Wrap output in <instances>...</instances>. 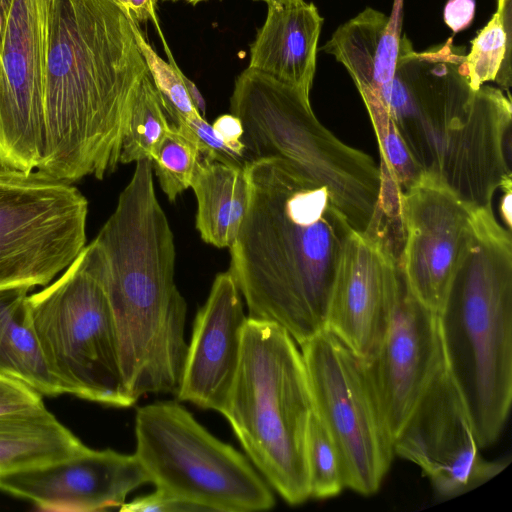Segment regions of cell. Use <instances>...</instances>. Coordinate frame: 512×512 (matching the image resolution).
<instances>
[{"instance_id":"cell-1","label":"cell","mask_w":512,"mask_h":512,"mask_svg":"<svg viewBox=\"0 0 512 512\" xmlns=\"http://www.w3.org/2000/svg\"><path fill=\"white\" fill-rule=\"evenodd\" d=\"M46 146L36 170L72 184L103 179L150 75L132 20L113 0H44Z\"/></svg>"},{"instance_id":"cell-2","label":"cell","mask_w":512,"mask_h":512,"mask_svg":"<svg viewBox=\"0 0 512 512\" xmlns=\"http://www.w3.org/2000/svg\"><path fill=\"white\" fill-rule=\"evenodd\" d=\"M249 194L230 269L249 317L300 345L326 329L338 263L353 229L322 184L279 158L249 162Z\"/></svg>"},{"instance_id":"cell-3","label":"cell","mask_w":512,"mask_h":512,"mask_svg":"<svg viewBox=\"0 0 512 512\" xmlns=\"http://www.w3.org/2000/svg\"><path fill=\"white\" fill-rule=\"evenodd\" d=\"M152 172L150 159L136 162L114 212L87 245L111 309L124 382L136 400L177 393L188 347L173 234Z\"/></svg>"},{"instance_id":"cell-4","label":"cell","mask_w":512,"mask_h":512,"mask_svg":"<svg viewBox=\"0 0 512 512\" xmlns=\"http://www.w3.org/2000/svg\"><path fill=\"white\" fill-rule=\"evenodd\" d=\"M451 41L415 52L403 37L398 66L380 99L420 168L464 200L491 207L511 176L510 97L468 80Z\"/></svg>"},{"instance_id":"cell-5","label":"cell","mask_w":512,"mask_h":512,"mask_svg":"<svg viewBox=\"0 0 512 512\" xmlns=\"http://www.w3.org/2000/svg\"><path fill=\"white\" fill-rule=\"evenodd\" d=\"M439 318L449 370L485 448L501 434L512 400L511 231L491 207L474 208Z\"/></svg>"},{"instance_id":"cell-6","label":"cell","mask_w":512,"mask_h":512,"mask_svg":"<svg viewBox=\"0 0 512 512\" xmlns=\"http://www.w3.org/2000/svg\"><path fill=\"white\" fill-rule=\"evenodd\" d=\"M313 410L298 344L278 324L247 317L222 414L250 461L290 505L310 498L306 435Z\"/></svg>"},{"instance_id":"cell-7","label":"cell","mask_w":512,"mask_h":512,"mask_svg":"<svg viewBox=\"0 0 512 512\" xmlns=\"http://www.w3.org/2000/svg\"><path fill=\"white\" fill-rule=\"evenodd\" d=\"M230 111L241 122L250 161L291 163L329 190L353 230L368 229L379 195V167L318 121L308 94L247 67L235 81Z\"/></svg>"},{"instance_id":"cell-8","label":"cell","mask_w":512,"mask_h":512,"mask_svg":"<svg viewBox=\"0 0 512 512\" xmlns=\"http://www.w3.org/2000/svg\"><path fill=\"white\" fill-rule=\"evenodd\" d=\"M30 318L50 372L65 394L130 407L111 309L85 246L52 284L28 296Z\"/></svg>"},{"instance_id":"cell-9","label":"cell","mask_w":512,"mask_h":512,"mask_svg":"<svg viewBox=\"0 0 512 512\" xmlns=\"http://www.w3.org/2000/svg\"><path fill=\"white\" fill-rule=\"evenodd\" d=\"M135 455L149 483L201 511L255 512L274 507L266 481L240 452L209 433L177 402L140 407Z\"/></svg>"},{"instance_id":"cell-10","label":"cell","mask_w":512,"mask_h":512,"mask_svg":"<svg viewBox=\"0 0 512 512\" xmlns=\"http://www.w3.org/2000/svg\"><path fill=\"white\" fill-rule=\"evenodd\" d=\"M87 215L72 184L0 166V289L49 284L85 247Z\"/></svg>"},{"instance_id":"cell-11","label":"cell","mask_w":512,"mask_h":512,"mask_svg":"<svg viewBox=\"0 0 512 512\" xmlns=\"http://www.w3.org/2000/svg\"><path fill=\"white\" fill-rule=\"evenodd\" d=\"M298 346L314 410L338 447L345 487L375 494L395 454L366 362L327 329Z\"/></svg>"},{"instance_id":"cell-12","label":"cell","mask_w":512,"mask_h":512,"mask_svg":"<svg viewBox=\"0 0 512 512\" xmlns=\"http://www.w3.org/2000/svg\"><path fill=\"white\" fill-rule=\"evenodd\" d=\"M464 397L447 361L393 440L394 454L417 465L441 497L493 478L507 465L480 452Z\"/></svg>"},{"instance_id":"cell-13","label":"cell","mask_w":512,"mask_h":512,"mask_svg":"<svg viewBox=\"0 0 512 512\" xmlns=\"http://www.w3.org/2000/svg\"><path fill=\"white\" fill-rule=\"evenodd\" d=\"M44 0H10L0 35V166L30 173L46 146Z\"/></svg>"},{"instance_id":"cell-14","label":"cell","mask_w":512,"mask_h":512,"mask_svg":"<svg viewBox=\"0 0 512 512\" xmlns=\"http://www.w3.org/2000/svg\"><path fill=\"white\" fill-rule=\"evenodd\" d=\"M476 206L424 171L403 191L399 268L410 293L437 314L444 306Z\"/></svg>"},{"instance_id":"cell-15","label":"cell","mask_w":512,"mask_h":512,"mask_svg":"<svg viewBox=\"0 0 512 512\" xmlns=\"http://www.w3.org/2000/svg\"><path fill=\"white\" fill-rule=\"evenodd\" d=\"M445 363L439 314L416 300L400 270L386 333L366 363L392 441Z\"/></svg>"},{"instance_id":"cell-16","label":"cell","mask_w":512,"mask_h":512,"mask_svg":"<svg viewBox=\"0 0 512 512\" xmlns=\"http://www.w3.org/2000/svg\"><path fill=\"white\" fill-rule=\"evenodd\" d=\"M399 277L393 253L368 233L353 230L338 263L326 329L366 363L386 333Z\"/></svg>"},{"instance_id":"cell-17","label":"cell","mask_w":512,"mask_h":512,"mask_svg":"<svg viewBox=\"0 0 512 512\" xmlns=\"http://www.w3.org/2000/svg\"><path fill=\"white\" fill-rule=\"evenodd\" d=\"M149 483L135 454L85 447L42 467L0 477V490L49 512H92L121 507L127 496Z\"/></svg>"},{"instance_id":"cell-18","label":"cell","mask_w":512,"mask_h":512,"mask_svg":"<svg viewBox=\"0 0 512 512\" xmlns=\"http://www.w3.org/2000/svg\"><path fill=\"white\" fill-rule=\"evenodd\" d=\"M246 320L231 273L218 274L194 320L179 400L223 412L238 370Z\"/></svg>"},{"instance_id":"cell-19","label":"cell","mask_w":512,"mask_h":512,"mask_svg":"<svg viewBox=\"0 0 512 512\" xmlns=\"http://www.w3.org/2000/svg\"><path fill=\"white\" fill-rule=\"evenodd\" d=\"M266 19L250 46L248 67L310 94L323 24L312 2L269 3Z\"/></svg>"},{"instance_id":"cell-20","label":"cell","mask_w":512,"mask_h":512,"mask_svg":"<svg viewBox=\"0 0 512 512\" xmlns=\"http://www.w3.org/2000/svg\"><path fill=\"white\" fill-rule=\"evenodd\" d=\"M401 45L393 18L367 7L341 24L322 50L347 69L364 101L380 99L392 81Z\"/></svg>"},{"instance_id":"cell-21","label":"cell","mask_w":512,"mask_h":512,"mask_svg":"<svg viewBox=\"0 0 512 512\" xmlns=\"http://www.w3.org/2000/svg\"><path fill=\"white\" fill-rule=\"evenodd\" d=\"M85 447L46 407L0 414V477L68 459Z\"/></svg>"},{"instance_id":"cell-22","label":"cell","mask_w":512,"mask_h":512,"mask_svg":"<svg viewBox=\"0 0 512 512\" xmlns=\"http://www.w3.org/2000/svg\"><path fill=\"white\" fill-rule=\"evenodd\" d=\"M26 287L0 289V377L43 396L65 394L50 372L34 331Z\"/></svg>"},{"instance_id":"cell-23","label":"cell","mask_w":512,"mask_h":512,"mask_svg":"<svg viewBox=\"0 0 512 512\" xmlns=\"http://www.w3.org/2000/svg\"><path fill=\"white\" fill-rule=\"evenodd\" d=\"M197 199L196 228L218 248L231 247L248 204L245 167L200 157L191 186Z\"/></svg>"},{"instance_id":"cell-24","label":"cell","mask_w":512,"mask_h":512,"mask_svg":"<svg viewBox=\"0 0 512 512\" xmlns=\"http://www.w3.org/2000/svg\"><path fill=\"white\" fill-rule=\"evenodd\" d=\"M511 1L498 0L496 12L465 55L468 80L474 90L487 81H496L504 89L511 86Z\"/></svg>"},{"instance_id":"cell-25","label":"cell","mask_w":512,"mask_h":512,"mask_svg":"<svg viewBox=\"0 0 512 512\" xmlns=\"http://www.w3.org/2000/svg\"><path fill=\"white\" fill-rule=\"evenodd\" d=\"M171 122L151 74L142 82L122 140L120 163L150 159L151 151L169 131Z\"/></svg>"},{"instance_id":"cell-26","label":"cell","mask_w":512,"mask_h":512,"mask_svg":"<svg viewBox=\"0 0 512 512\" xmlns=\"http://www.w3.org/2000/svg\"><path fill=\"white\" fill-rule=\"evenodd\" d=\"M199 147L190 133L171 123L169 131L151 151L150 160L163 192L174 202L191 186L200 160Z\"/></svg>"},{"instance_id":"cell-27","label":"cell","mask_w":512,"mask_h":512,"mask_svg":"<svg viewBox=\"0 0 512 512\" xmlns=\"http://www.w3.org/2000/svg\"><path fill=\"white\" fill-rule=\"evenodd\" d=\"M306 463L310 498H331L346 488L338 447L315 410L307 428Z\"/></svg>"},{"instance_id":"cell-28","label":"cell","mask_w":512,"mask_h":512,"mask_svg":"<svg viewBox=\"0 0 512 512\" xmlns=\"http://www.w3.org/2000/svg\"><path fill=\"white\" fill-rule=\"evenodd\" d=\"M136 41L143 53L153 82L158 89L166 114L174 125L187 122L202 116L193 105L187 92L183 73L176 65L165 40L162 43L168 55L169 63L165 62L151 47L143 36L138 22L132 20Z\"/></svg>"},{"instance_id":"cell-29","label":"cell","mask_w":512,"mask_h":512,"mask_svg":"<svg viewBox=\"0 0 512 512\" xmlns=\"http://www.w3.org/2000/svg\"><path fill=\"white\" fill-rule=\"evenodd\" d=\"M374 128L380 152V164L406 190L423 173L405 145L394 121L380 99L363 101Z\"/></svg>"},{"instance_id":"cell-30","label":"cell","mask_w":512,"mask_h":512,"mask_svg":"<svg viewBox=\"0 0 512 512\" xmlns=\"http://www.w3.org/2000/svg\"><path fill=\"white\" fill-rule=\"evenodd\" d=\"M45 408L42 396L30 388L0 377V414Z\"/></svg>"},{"instance_id":"cell-31","label":"cell","mask_w":512,"mask_h":512,"mask_svg":"<svg viewBox=\"0 0 512 512\" xmlns=\"http://www.w3.org/2000/svg\"><path fill=\"white\" fill-rule=\"evenodd\" d=\"M120 510L124 512L201 511L197 506L159 488H156L153 493L125 502Z\"/></svg>"},{"instance_id":"cell-32","label":"cell","mask_w":512,"mask_h":512,"mask_svg":"<svg viewBox=\"0 0 512 512\" xmlns=\"http://www.w3.org/2000/svg\"><path fill=\"white\" fill-rule=\"evenodd\" d=\"M212 128L215 134L226 144L232 151L247 161L251 162L247 156L244 144L241 141L243 128L240 120L232 114H224L219 116Z\"/></svg>"},{"instance_id":"cell-33","label":"cell","mask_w":512,"mask_h":512,"mask_svg":"<svg viewBox=\"0 0 512 512\" xmlns=\"http://www.w3.org/2000/svg\"><path fill=\"white\" fill-rule=\"evenodd\" d=\"M474 12V0H448L444 9V20L457 33L470 25Z\"/></svg>"},{"instance_id":"cell-34","label":"cell","mask_w":512,"mask_h":512,"mask_svg":"<svg viewBox=\"0 0 512 512\" xmlns=\"http://www.w3.org/2000/svg\"><path fill=\"white\" fill-rule=\"evenodd\" d=\"M155 3L156 0H127L128 10L131 17L137 22L151 20L156 26L162 39L164 37L158 24Z\"/></svg>"},{"instance_id":"cell-35","label":"cell","mask_w":512,"mask_h":512,"mask_svg":"<svg viewBox=\"0 0 512 512\" xmlns=\"http://www.w3.org/2000/svg\"><path fill=\"white\" fill-rule=\"evenodd\" d=\"M501 189L504 194L501 199L500 211L503 217V220L506 223L507 229L511 230L512 225V216H511V204H512V180L511 176L507 177L501 184Z\"/></svg>"},{"instance_id":"cell-36","label":"cell","mask_w":512,"mask_h":512,"mask_svg":"<svg viewBox=\"0 0 512 512\" xmlns=\"http://www.w3.org/2000/svg\"><path fill=\"white\" fill-rule=\"evenodd\" d=\"M183 80L193 105L195 106L197 111L204 117L206 112V104L204 98L199 92L197 86L185 75H183Z\"/></svg>"},{"instance_id":"cell-37","label":"cell","mask_w":512,"mask_h":512,"mask_svg":"<svg viewBox=\"0 0 512 512\" xmlns=\"http://www.w3.org/2000/svg\"><path fill=\"white\" fill-rule=\"evenodd\" d=\"M10 0H0V35L4 25L5 12Z\"/></svg>"},{"instance_id":"cell-38","label":"cell","mask_w":512,"mask_h":512,"mask_svg":"<svg viewBox=\"0 0 512 512\" xmlns=\"http://www.w3.org/2000/svg\"><path fill=\"white\" fill-rule=\"evenodd\" d=\"M256 1H264L267 4H269V3H285V2L295 1V0H256Z\"/></svg>"},{"instance_id":"cell-39","label":"cell","mask_w":512,"mask_h":512,"mask_svg":"<svg viewBox=\"0 0 512 512\" xmlns=\"http://www.w3.org/2000/svg\"><path fill=\"white\" fill-rule=\"evenodd\" d=\"M184 1H186L188 3H191V4H196V3L201 2L203 0H184Z\"/></svg>"},{"instance_id":"cell-40","label":"cell","mask_w":512,"mask_h":512,"mask_svg":"<svg viewBox=\"0 0 512 512\" xmlns=\"http://www.w3.org/2000/svg\"><path fill=\"white\" fill-rule=\"evenodd\" d=\"M174 1H176V0H174Z\"/></svg>"}]
</instances>
